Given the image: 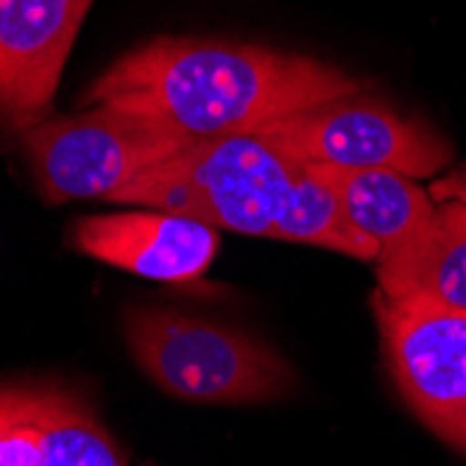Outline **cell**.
Masks as SVG:
<instances>
[{"label": "cell", "instance_id": "6da1fadb", "mask_svg": "<svg viewBox=\"0 0 466 466\" xmlns=\"http://www.w3.org/2000/svg\"><path fill=\"white\" fill-rule=\"evenodd\" d=\"M360 93L332 65L240 42L159 36L117 59L93 87V106L151 115L190 140L260 135L319 104Z\"/></svg>", "mask_w": 466, "mask_h": 466}, {"label": "cell", "instance_id": "7a4b0ae2", "mask_svg": "<svg viewBox=\"0 0 466 466\" xmlns=\"http://www.w3.org/2000/svg\"><path fill=\"white\" fill-rule=\"evenodd\" d=\"M112 204L177 213L254 238H277L377 260V243L355 229L332 187L260 135L196 140L157 165Z\"/></svg>", "mask_w": 466, "mask_h": 466}, {"label": "cell", "instance_id": "3957f363", "mask_svg": "<svg viewBox=\"0 0 466 466\" xmlns=\"http://www.w3.org/2000/svg\"><path fill=\"white\" fill-rule=\"evenodd\" d=\"M135 363L157 389L187 402H271L293 389L290 366L235 327L174 310L135 308L123 319Z\"/></svg>", "mask_w": 466, "mask_h": 466}, {"label": "cell", "instance_id": "277c9868", "mask_svg": "<svg viewBox=\"0 0 466 466\" xmlns=\"http://www.w3.org/2000/svg\"><path fill=\"white\" fill-rule=\"evenodd\" d=\"M42 198L109 201L196 140L167 123L112 104L70 117H46L20 132Z\"/></svg>", "mask_w": 466, "mask_h": 466}, {"label": "cell", "instance_id": "5b68a950", "mask_svg": "<svg viewBox=\"0 0 466 466\" xmlns=\"http://www.w3.org/2000/svg\"><path fill=\"white\" fill-rule=\"evenodd\" d=\"M260 137L302 165L344 171L386 167L410 179L433 177L452 159L450 146L431 129L358 93L296 112L268 126Z\"/></svg>", "mask_w": 466, "mask_h": 466}, {"label": "cell", "instance_id": "8992f818", "mask_svg": "<svg viewBox=\"0 0 466 466\" xmlns=\"http://www.w3.org/2000/svg\"><path fill=\"white\" fill-rule=\"evenodd\" d=\"M389 371L413 413L466 452V313L374 293Z\"/></svg>", "mask_w": 466, "mask_h": 466}, {"label": "cell", "instance_id": "52a82bcc", "mask_svg": "<svg viewBox=\"0 0 466 466\" xmlns=\"http://www.w3.org/2000/svg\"><path fill=\"white\" fill-rule=\"evenodd\" d=\"M93 0H0V126L46 120Z\"/></svg>", "mask_w": 466, "mask_h": 466}, {"label": "cell", "instance_id": "ba28073f", "mask_svg": "<svg viewBox=\"0 0 466 466\" xmlns=\"http://www.w3.org/2000/svg\"><path fill=\"white\" fill-rule=\"evenodd\" d=\"M73 246L87 258L143 279L190 282L216 260L218 229L162 209L84 216L70 229Z\"/></svg>", "mask_w": 466, "mask_h": 466}, {"label": "cell", "instance_id": "9c48e42d", "mask_svg": "<svg viewBox=\"0 0 466 466\" xmlns=\"http://www.w3.org/2000/svg\"><path fill=\"white\" fill-rule=\"evenodd\" d=\"M377 293L466 313V204L436 201L433 216L377 260Z\"/></svg>", "mask_w": 466, "mask_h": 466}, {"label": "cell", "instance_id": "30bf717a", "mask_svg": "<svg viewBox=\"0 0 466 466\" xmlns=\"http://www.w3.org/2000/svg\"><path fill=\"white\" fill-rule=\"evenodd\" d=\"M308 167H313L332 187L347 221L377 243V260L397 251L436 209L433 196L416 179L386 167H374V171H344V167L321 165Z\"/></svg>", "mask_w": 466, "mask_h": 466}, {"label": "cell", "instance_id": "8fae6325", "mask_svg": "<svg viewBox=\"0 0 466 466\" xmlns=\"http://www.w3.org/2000/svg\"><path fill=\"white\" fill-rule=\"evenodd\" d=\"M39 466H126V461L93 410L54 391Z\"/></svg>", "mask_w": 466, "mask_h": 466}, {"label": "cell", "instance_id": "7c38bea8", "mask_svg": "<svg viewBox=\"0 0 466 466\" xmlns=\"http://www.w3.org/2000/svg\"><path fill=\"white\" fill-rule=\"evenodd\" d=\"M36 391H28V389H6L0 386V431H4L12 419H17L34 400Z\"/></svg>", "mask_w": 466, "mask_h": 466}, {"label": "cell", "instance_id": "4fadbf2b", "mask_svg": "<svg viewBox=\"0 0 466 466\" xmlns=\"http://www.w3.org/2000/svg\"><path fill=\"white\" fill-rule=\"evenodd\" d=\"M447 196H455V198H461V201L466 204V185H452V187H447Z\"/></svg>", "mask_w": 466, "mask_h": 466}]
</instances>
